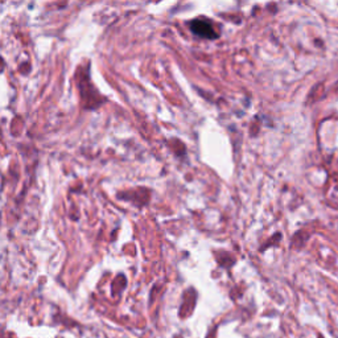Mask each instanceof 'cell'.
<instances>
[{"instance_id":"7a4b0ae2","label":"cell","mask_w":338,"mask_h":338,"mask_svg":"<svg viewBox=\"0 0 338 338\" xmlns=\"http://www.w3.org/2000/svg\"><path fill=\"white\" fill-rule=\"evenodd\" d=\"M319 338H323V337H321V336H320V337Z\"/></svg>"},{"instance_id":"6da1fadb","label":"cell","mask_w":338,"mask_h":338,"mask_svg":"<svg viewBox=\"0 0 338 338\" xmlns=\"http://www.w3.org/2000/svg\"><path fill=\"white\" fill-rule=\"evenodd\" d=\"M192 29L193 32L201 37H205V39H214L215 37V33H214V29L209 23L206 21H201V20H196L192 23Z\"/></svg>"}]
</instances>
